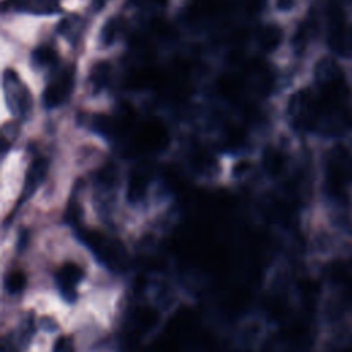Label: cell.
<instances>
[{
    "instance_id": "obj_1",
    "label": "cell",
    "mask_w": 352,
    "mask_h": 352,
    "mask_svg": "<svg viewBox=\"0 0 352 352\" xmlns=\"http://www.w3.org/2000/svg\"><path fill=\"white\" fill-rule=\"evenodd\" d=\"M268 322L261 314L245 315L234 329V341L243 349H257L268 334Z\"/></svg>"
},
{
    "instance_id": "obj_2",
    "label": "cell",
    "mask_w": 352,
    "mask_h": 352,
    "mask_svg": "<svg viewBox=\"0 0 352 352\" xmlns=\"http://www.w3.org/2000/svg\"><path fill=\"white\" fill-rule=\"evenodd\" d=\"M4 92L10 109L18 116H26L30 110V95L12 70L4 73Z\"/></svg>"
},
{
    "instance_id": "obj_3",
    "label": "cell",
    "mask_w": 352,
    "mask_h": 352,
    "mask_svg": "<svg viewBox=\"0 0 352 352\" xmlns=\"http://www.w3.org/2000/svg\"><path fill=\"white\" fill-rule=\"evenodd\" d=\"M73 87V72L63 70L55 80H52L43 95V102L47 107H56L59 106L70 94Z\"/></svg>"
},
{
    "instance_id": "obj_4",
    "label": "cell",
    "mask_w": 352,
    "mask_h": 352,
    "mask_svg": "<svg viewBox=\"0 0 352 352\" xmlns=\"http://www.w3.org/2000/svg\"><path fill=\"white\" fill-rule=\"evenodd\" d=\"M47 173V161L43 158H37L32 162L26 172L25 184H23V194L30 195L43 182L44 176Z\"/></svg>"
},
{
    "instance_id": "obj_5",
    "label": "cell",
    "mask_w": 352,
    "mask_h": 352,
    "mask_svg": "<svg viewBox=\"0 0 352 352\" xmlns=\"http://www.w3.org/2000/svg\"><path fill=\"white\" fill-rule=\"evenodd\" d=\"M264 166L270 175H278L285 168V157L276 150H268L264 155Z\"/></svg>"
},
{
    "instance_id": "obj_6",
    "label": "cell",
    "mask_w": 352,
    "mask_h": 352,
    "mask_svg": "<svg viewBox=\"0 0 352 352\" xmlns=\"http://www.w3.org/2000/svg\"><path fill=\"white\" fill-rule=\"evenodd\" d=\"M54 58H55V54H54L52 48H50V47H40L33 52V59L41 65L52 63Z\"/></svg>"
},
{
    "instance_id": "obj_7",
    "label": "cell",
    "mask_w": 352,
    "mask_h": 352,
    "mask_svg": "<svg viewBox=\"0 0 352 352\" xmlns=\"http://www.w3.org/2000/svg\"><path fill=\"white\" fill-rule=\"evenodd\" d=\"M107 77V65L106 63H98L96 67L92 70V76L91 80L92 82L96 85V88H102V85L104 84Z\"/></svg>"
},
{
    "instance_id": "obj_8",
    "label": "cell",
    "mask_w": 352,
    "mask_h": 352,
    "mask_svg": "<svg viewBox=\"0 0 352 352\" xmlns=\"http://www.w3.org/2000/svg\"><path fill=\"white\" fill-rule=\"evenodd\" d=\"M300 6L298 0H275V8L280 12H292Z\"/></svg>"
}]
</instances>
